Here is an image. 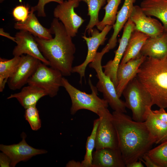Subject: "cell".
Instances as JSON below:
<instances>
[{
  "label": "cell",
  "mask_w": 167,
  "mask_h": 167,
  "mask_svg": "<svg viewBox=\"0 0 167 167\" xmlns=\"http://www.w3.org/2000/svg\"><path fill=\"white\" fill-rule=\"evenodd\" d=\"M11 160L5 153L2 152L0 153V166L1 167H11Z\"/></svg>",
  "instance_id": "35"
},
{
  "label": "cell",
  "mask_w": 167,
  "mask_h": 167,
  "mask_svg": "<svg viewBox=\"0 0 167 167\" xmlns=\"http://www.w3.org/2000/svg\"><path fill=\"white\" fill-rule=\"evenodd\" d=\"M79 2H85L88 7V15L90 16V20L87 25L85 33L89 35L95 26L100 22L98 15L100 10L105 3L106 0H79Z\"/></svg>",
  "instance_id": "26"
},
{
  "label": "cell",
  "mask_w": 167,
  "mask_h": 167,
  "mask_svg": "<svg viewBox=\"0 0 167 167\" xmlns=\"http://www.w3.org/2000/svg\"><path fill=\"white\" fill-rule=\"evenodd\" d=\"M140 6L146 15L159 19L167 32V0H143Z\"/></svg>",
  "instance_id": "22"
},
{
  "label": "cell",
  "mask_w": 167,
  "mask_h": 167,
  "mask_svg": "<svg viewBox=\"0 0 167 167\" xmlns=\"http://www.w3.org/2000/svg\"><path fill=\"white\" fill-rule=\"evenodd\" d=\"M99 120V118L94 121L92 132L87 138L86 144V153L84 160L81 162L83 167H93L92 154L95 148L96 133Z\"/></svg>",
  "instance_id": "27"
},
{
  "label": "cell",
  "mask_w": 167,
  "mask_h": 167,
  "mask_svg": "<svg viewBox=\"0 0 167 167\" xmlns=\"http://www.w3.org/2000/svg\"><path fill=\"white\" fill-rule=\"evenodd\" d=\"M139 160H141L147 167H159L146 153L144 154Z\"/></svg>",
  "instance_id": "34"
},
{
  "label": "cell",
  "mask_w": 167,
  "mask_h": 167,
  "mask_svg": "<svg viewBox=\"0 0 167 167\" xmlns=\"http://www.w3.org/2000/svg\"><path fill=\"white\" fill-rule=\"evenodd\" d=\"M166 32L167 35V32Z\"/></svg>",
  "instance_id": "39"
},
{
  "label": "cell",
  "mask_w": 167,
  "mask_h": 167,
  "mask_svg": "<svg viewBox=\"0 0 167 167\" xmlns=\"http://www.w3.org/2000/svg\"><path fill=\"white\" fill-rule=\"evenodd\" d=\"M31 10L28 17L24 22H17L14 25V28L17 30L28 31L34 36L44 40L52 39V33L50 28L43 26Z\"/></svg>",
  "instance_id": "19"
},
{
  "label": "cell",
  "mask_w": 167,
  "mask_h": 167,
  "mask_svg": "<svg viewBox=\"0 0 167 167\" xmlns=\"http://www.w3.org/2000/svg\"><path fill=\"white\" fill-rule=\"evenodd\" d=\"M146 154L159 167H167V140L150 149Z\"/></svg>",
  "instance_id": "28"
},
{
  "label": "cell",
  "mask_w": 167,
  "mask_h": 167,
  "mask_svg": "<svg viewBox=\"0 0 167 167\" xmlns=\"http://www.w3.org/2000/svg\"><path fill=\"white\" fill-rule=\"evenodd\" d=\"M136 78L151 95L154 105L167 108V56L146 57Z\"/></svg>",
  "instance_id": "3"
},
{
  "label": "cell",
  "mask_w": 167,
  "mask_h": 167,
  "mask_svg": "<svg viewBox=\"0 0 167 167\" xmlns=\"http://www.w3.org/2000/svg\"><path fill=\"white\" fill-rule=\"evenodd\" d=\"M79 2V0H65L58 4L53 11L54 17L61 21L72 37L76 36L79 28L84 21L75 11Z\"/></svg>",
  "instance_id": "9"
},
{
  "label": "cell",
  "mask_w": 167,
  "mask_h": 167,
  "mask_svg": "<svg viewBox=\"0 0 167 167\" xmlns=\"http://www.w3.org/2000/svg\"><path fill=\"white\" fill-rule=\"evenodd\" d=\"M46 96L48 94L44 89L34 85H28L23 87L19 92L11 94L7 99L15 98L25 109L36 106L38 101Z\"/></svg>",
  "instance_id": "18"
},
{
  "label": "cell",
  "mask_w": 167,
  "mask_h": 167,
  "mask_svg": "<svg viewBox=\"0 0 167 167\" xmlns=\"http://www.w3.org/2000/svg\"><path fill=\"white\" fill-rule=\"evenodd\" d=\"M149 37L146 34L135 29L131 35L120 64L125 63L139 56L143 46Z\"/></svg>",
  "instance_id": "24"
},
{
  "label": "cell",
  "mask_w": 167,
  "mask_h": 167,
  "mask_svg": "<svg viewBox=\"0 0 167 167\" xmlns=\"http://www.w3.org/2000/svg\"><path fill=\"white\" fill-rule=\"evenodd\" d=\"M124 113L114 111L112 114L118 148L126 165L139 160L157 140L149 132L145 121H135Z\"/></svg>",
  "instance_id": "1"
},
{
  "label": "cell",
  "mask_w": 167,
  "mask_h": 167,
  "mask_svg": "<svg viewBox=\"0 0 167 167\" xmlns=\"http://www.w3.org/2000/svg\"><path fill=\"white\" fill-rule=\"evenodd\" d=\"M40 62L38 59L28 54L21 56L15 71L8 79L7 83L9 88L13 90L19 89L28 84Z\"/></svg>",
  "instance_id": "12"
},
{
  "label": "cell",
  "mask_w": 167,
  "mask_h": 167,
  "mask_svg": "<svg viewBox=\"0 0 167 167\" xmlns=\"http://www.w3.org/2000/svg\"><path fill=\"white\" fill-rule=\"evenodd\" d=\"M49 28L52 34L54 35V38L45 40L34 36L36 41L50 66L59 71L63 76H69L72 73L76 51L72 37L56 18L53 19Z\"/></svg>",
  "instance_id": "2"
},
{
  "label": "cell",
  "mask_w": 167,
  "mask_h": 167,
  "mask_svg": "<svg viewBox=\"0 0 167 167\" xmlns=\"http://www.w3.org/2000/svg\"><path fill=\"white\" fill-rule=\"evenodd\" d=\"M135 29L134 24L129 18L123 27L122 35L119 41L118 48L115 52L113 59L109 61L102 66L104 72L110 78L116 88L117 85L118 68L126 50L131 35Z\"/></svg>",
  "instance_id": "14"
},
{
  "label": "cell",
  "mask_w": 167,
  "mask_h": 167,
  "mask_svg": "<svg viewBox=\"0 0 167 167\" xmlns=\"http://www.w3.org/2000/svg\"><path fill=\"white\" fill-rule=\"evenodd\" d=\"M112 28V26L107 25L101 32L98 29L93 28L90 33L91 36L88 37L85 35L82 36V37L85 41L87 45V56L82 63L73 67L72 70V73H77L79 74L80 83H82V78L85 77L87 66L94 60L98 48L100 45L104 44L107 38V35Z\"/></svg>",
  "instance_id": "10"
},
{
  "label": "cell",
  "mask_w": 167,
  "mask_h": 167,
  "mask_svg": "<svg viewBox=\"0 0 167 167\" xmlns=\"http://www.w3.org/2000/svg\"><path fill=\"white\" fill-rule=\"evenodd\" d=\"M145 121L151 134L156 139V144L167 140V123L158 118L154 114L151 107H147Z\"/></svg>",
  "instance_id": "23"
},
{
  "label": "cell",
  "mask_w": 167,
  "mask_h": 167,
  "mask_svg": "<svg viewBox=\"0 0 167 167\" xmlns=\"http://www.w3.org/2000/svg\"><path fill=\"white\" fill-rule=\"evenodd\" d=\"M146 57L140 54L123 64H120L117 72V85L116 92L119 97L128 83L136 77L139 68Z\"/></svg>",
  "instance_id": "16"
},
{
  "label": "cell",
  "mask_w": 167,
  "mask_h": 167,
  "mask_svg": "<svg viewBox=\"0 0 167 167\" xmlns=\"http://www.w3.org/2000/svg\"><path fill=\"white\" fill-rule=\"evenodd\" d=\"M16 45L12 54L14 56H21L24 54L32 56L42 62L49 66V62L45 58L38 47L35 36L29 32L19 30L15 36Z\"/></svg>",
  "instance_id": "15"
},
{
  "label": "cell",
  "mask_w": 167,
  "mask_h": 167,
  "mask_svg": "<svg viewBox=\"0 0 167 167\" xmlns=\"http://www.w3.org/2000/svg\"><path fill=\"white\" fill-rule=\"evenodd\" d=\"M140 53L146 57L154 58H160L167 56L166 32L156 37H149L143 46Z\"/></svg>",
  "instance_id": "20"
},
{
  "label": "cell",
  "mask_w": 167,
  "mask_h": 167,
  "mask_svg": "<svg viewBox=\"0 0 167 167\" xmlns=\"http://www.w3.org/2000/svg\"><path fill=\"white\" fill-rule=\"evenodd\" d=\"M41 62L29 79L28 85H33L45 90L51 97L56 96L59 88L62 87V75L58 70Z\"/></svg>",
  "instance_id": "7"
},
{
  "label": "cell",
  "mask_w": 167,
  "mask_h": 167,
  "mask_svg": "<svg viewBox=\"0 0 167 167\" xmlns=\"http://www.w3.org/2000/svg\"><path fill=\"white\" fill-rule=\"evenodd\" d=\"M93 167H125L126 165L119 149L104 148L93 152Z\"/></svg>",
  "instance_id": "17"
},
{
  "label": "cell",
  "mask_w": 167,
  "mask_h": 167,
  "mask_svg": "<svg viewBox=\"0 0 167 167\" xmlns=\"http://www.w3.org/2000/svg\"><path fill=\"white\" fill-rule=\"evenodd\" d=\"M28 6L23 5H18L15 7L12 11V15L17 22H24L28 17L30 11Z\"/></svg>",
  "instance_id": "31"
},
{
  "label": "cell",
  "mask_w": 167,
  "mask_h": 167,
  "mask_svg": "<svg viewBox=\"0 0 167 167\" xmlns=\"http://www.w3.org/2000/svg\"><path fill=\"white\" fill-rule=\"evenodd\" d=\"M155 115L161 121L167 123V112L164 108H160L158 110H152Z\"/></svg>",
  "instance_id": "33"
},
{
  "label": "cell",
  "mask_w": 167,
  "mask_h": 167,
  "mask_svg": "<svg viewBox=\"0 0 167 167\" xmlns=\"http://www.w3.org/2000/svg\"><path fill=\"white\" fill-rule=\"evenodd\" d=\"M24 117L32 130L37 131L41 127V121L36 106L25 109Z\"/></svg>",
  "instance_id": "30"
},
{
  "label": "cell",
  "mask_w": 167,
  "mask_h": 167,
  "mask_svg": "<svg viewBox=\"0 0 167 167\" xmlns=\"http://www.w3.org/2000/svg\"><path fill=\"white\" fill-rule=\"evenodd\" d=\"M126 108L132 113V119L138 122H144L148 107L153 105L152 98L148 91L136 77L126 85L122 93Z\"/></svg>",
  "instance_id": "5"
},
{
  "label": "cell",
  "mask_w": 167,
  "mask_h": 167,
  "mask_svg": "<svg viewBox=\"0 0 167 167\" xmlns=\"http://www.w3.org/2000/svg\"><path fill=\"white\" fill-rule=\"evenodd\" d=\"M136 0H125L121 9L118 12L115 22L113 26V34L106 45L109 51L116 45L117 36L130 18Z\"/></svg>",
  "instance_id": "21"
},
{
  "label": "cell",
  "mask_w": 167,
  "mask_h": 167,
  "mask_svg": "<svg viewBox=\"0 0 167 167\" xmlns=\"http://www.w3.org/2000/svg\"><path fill=\"white\" fill-rule=\"evenodd\" d=\"M129 18L134 24L135 30L149 37H156L165 32L162 24L157 19L146 15L140 6H134Z\"/></svg>",
  "instance_id": "13"
},
{
  "label": "cell",
  "mask_w": 167,
  "mask_h": 167,
  "mask_svg": "<svg viewBox=\"0 0 167 167\" xmlns=\"http://www.w3.org/2000/svg\"><path fill=\"white\" fill-rule=\"evenodd\" d=\"M63 1V0H38L37 4L35 6L32 7L31 10L34 12L36 11L38 17H45L46 16L45 11V5L51 2H54L59 4Z\"/></svg>",
  "instance_id": "32"
},
{
  "label": "cell",
  "mask_w": 167,
  "mask_h": 167,
  "mask_svg": "<svg viewBox=\"0 0 167 167\" xmlns=\"http://www.w3.org/2000/svg\"><path fill=\"white\" fill-rule=\"evenodd\" d=\"M98 115L100 119L97 128L95 148H118V138L112 121V114L107 108L101 110Z\"/></svg>",
  "instance_id": "8"
},
{
  "label": "cell",
  "mask_w": 167,
  "mask_h": 167,
  "mask_svg": "<svg viewBox=\"0 0 167 167\" xmlns=\"http://www.w3.org/2000/svg\"><path fill=\"white\" fill-rule=\"evenodd\" d=\"M0 34L1 35L5 36L16 43V40L15 37H13L11 36L10 35L9 33L4 32L3 31V29L2 28H0Z\"/></svg>",
  "instance_id": "38"
},
{
  "label": "cell",
  "mask_w": 167,
  "mask_h": 167,
  "mask_svg": "<svg viewBox=\"0 0 167 167\" xmlns=\"http://www.w3.org/2000/svg\"><path fill=\"white\" fill-rule=\"evenodd\" d=\"M62 85L68 93L71 98V105L70 113L74 115L80 109H87L97 115L100 112L105 108H108L109 104L104 99L98 96L96 87L92 83L90 78L88 83L92 92L88 94L82 92L72 86L65 77L62 78Z\"/></svg>",
  "instance_id": "4"
},
{
  "label": "cell",
  "mask_w": 167,
  "mask_h": 167,
  "mask_svg": "<svg viewBox=\"0 0 167 167\" xmlns=\"http://www.w3.org/2000/svg\"><path fill=\"white\" fill-rule=\"evenodd\" d=\"M127 167H144V165L142 163V161L139 160L134 161L130 164L126 165Z\"/></svg>",
  "instance_id": "37"
},
{
  "label": "cell",
  "mask_w": 167,
  "mask_h": 167,
  "mask_svg": "<svg viewBox=\"0 0 167 167\" xmlns=\"http://www.w3.org/2000/svg\"><path fill=\"white\" fill-rule=\"evenodd\" d=\"M21 56H14L10 59L0 58V79L8 81L13 75L19 62Z\"/></svg>",
  "instance_id": "29"
},
{
  "label": "cell",
  "mask_w": 167,
  "mask_h": 167,
  "mask_svg": "<svg viewBox=\"0 0 167 167\" xmlns=\"http://www.w3.org/2000/svg\"><path fill=\"white\" fill-rule=\"evenodd\" d=\"M66 167H83L81 162L74 160L69 161L66 164Z\"/></svg>",
  "instance_id": "36"
},
{
  "label": "cell",
  "mask_w": 167,
  "mask_h": 167,
  "mask_svg": "<svg viewBox=\"0 0 167 167\" xmlns=\"http://www.w3.org/2000/svg\"><path fill=\"white\" fill-rule=\"evenodd\" d=\"M122 0H107V4L103 9L105 14L101 21L96 25L97 29L101 31L107 25L113 26L114 24L119 5Z\"/></svg>",
  "instance_id": "25"
},
{
  "label": "cell",
  "mask_w": 167,
  "mask_h": 167,
  "mask_svg": "<svg viewBox=\"0 0 167 167\" xmlns=\"http://www.w3.org/2000/svg\"><path fill=\"white\" fill-rule=\"evenodd\" d=\"M22 140L19 143L10 145H0V150L6 154L11 160V167H14L21 161H26L37 155L46 153L44 149L35 148L29 145L26 141V135L21 134Z\"/></svg>",
  "instance_id": "11"
},
{
  "label": "cell",
  "mask_w": 167,
  "mask_h": 167,
  "mask_svg": "<svg viewBox=\"0 0 167 167\" xmlns=\"http://www.w3.org/2000/svg\"><path fill=\"white\" fill-rule=\"evenodd\" d=\"M108 52L105 46L101 52H97L94 60L89 64V66L96 72L98 80L96 87L98 91L102 93L103 99L114 111L126 113V107L125 101L119 97L114 84L102 70L101 60L104 54Z\"/></svg>",
  "instance_id": "6"
}]
</instances>
